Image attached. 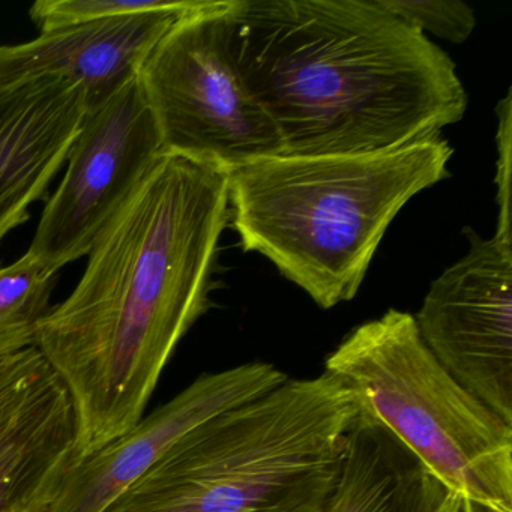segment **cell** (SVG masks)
<instances>
[{
	"label": "cell",
	"mask_w": 512,
	"mask_h": 512,
	"mask_svg": "<svg viewBox=\"0 0 512 512\" xmlns=\"http://www.w3.org/2000/svg\"><path fill=\"white\" fill-rule=\"evenodd\" d=\"M227 223L229 175L164 152L92 245L76 289L44 317L35 347L73 401L76 460L145 415L208 310Z\"/></svg>",
	"instance_id": "obj_1"
},
{
	"label": "cell",
	"mask_w": 512,
	"mask_h": 512,
	"mask_svg": "<svg viewBox=\"0 0 512 512\" xmlns=\"http://www.w3.org/2000/svg\"><path fill=\"white\" fill-rule=\"evenodd\" d=\"M232 52L284 154L389 151L463 119L452 59L376 0H233Z\"/></svg>",
	"instance_id": "obj_2"
},
{
	"label": "cell",
	"mask_w": 512,
	"mask_h": 512,
	"mask_svg": "<svg viewBox=\"0 0 512 512\" xmlns=\"http://www.w3.org/2000/svg\"><path fill=\"white\" fill-rule=\"evenodd\" d=\"M452 154L437 134L389 151L265 158L227 173L229 220L244 251L329 310L358 295L388 227L449 178Z\"/></svg>",
	"instance_id": "obj_3"
},
{
	"label": "cell",
	"mask_w": 512,
	"mask_h": 512,
	"mask_svg": "<svg viewBox=\"0 0 512 512\" xmlns=\"http://www.w3.org/2000/svg\"><path fill=\"white\" fill-rule=\"evenodd\" d=\"M358 413L325 371L287 379L197 425L104 512H319Z\"/></svg>",
	"instance_id": "obj_4"
},
{
	"label": "cell",
	"mask_w": 512,
	"mask_h": 512,
	"mask_svg": "<svg viewBox=\"0 0 512 512\" xmlns=\"http://www.w3.org/2000/svg\"><path fill=\"white\" fill-rule=\"evenodd\" d=\"M325 373L448 490L512 512V425L439 364L412 314L391 308L353 329Z\"/></svg>",
	"instance_id": "obj_5"
},
{
	"label": "cell",
	"mask_w": 512,
	"mask_h": 512,
	"mask_svg": "<svg viewBox=\"0 0 512 512\" xmlns=\"http://www.w3.org/2000/svg\"><path fill=\"white\" fill-rule=\"evenodd\" d=\"M233 0L181 17L139 71L164 152L224 173L284 154L274 121L232 52Z\"/></svg>",
	"instance_id": "obj_6"
},
{
	"label": "cell",
	"mask_w": 512,
	"mask_h": 512,
	"mask_svg": "<svg viewBox=\"0 0 512 512\" xmlns=\"http://www.w3.org/2000/svg\"><path fill=\"white\" fill-rule=\"evenodd\" d=\"M164 154L139 76L86 110L67 170L41 215L28 253L58 274L88 256L107 224Z\"/></svg>",
	"instance_id": "obj_7"
},
{
	"label": "cell",
	"mask_w": 512,
	"mask_h": 512,
	"mask_svg": "<svg viewBox=\"0 0 512 512\" xmlns=\"http://www.w3.org/2000/svg\"><path fill=\"white\" fill-rule=\"evenodd\" d=\"M466 235L469 253L431 283L413 319L439 364L512 425V244Z\"/></svg>",
	"instance_id": "obj_8"
},
{
	"label": "cell",
	"mask_w": 512,
	"mask_h": 512,
	"mask_svg": "<svg viewBox=\"0 0 512 512\" xmlns=\"http://www.w3.org/2000/svg\"><path fill=\"white\" fill-rule=\"evenodd\" d=\"M287 379L275 365L260 361L202 374L127 433L74 461L46 512L106 511L197 425L272 391Z\"/></svg>",
	"instance_id": "obj_9"
},
{
	"label": "cell",
	"mask_w": 512,
	"mask_h": 512,
	"mask_svg": "<svg viewBox=\"0 0 512 512\" xmlns=\"http://www.w3.org/2000/svg\"><path fill=\"white\" fill-rule=\"evenodd\" d=\"M76 452L73 401L40 350L0 358V512H46Z\"/></svg>",
	"instance_id": "obj_10"
},
{
	"label": "cell",
	"mask_w": 512,
	"mask_h": 512,
	"mask_svg": "<svg viewBox=\"0 0 512 512\" xmlns=\"http://www.w3.org/2000/svg\"><path fill=\"white\" fill-rule=\"evenodd\" d=\"M209 2L202 0L193 10L65 26L41 32L29 43L0 44V94L38 80L62 79L85 89L92 109L139 76L149 53L181 17Z\"/></svg>",
	"instance_id": "obj_11"
},
{
	"label": "cell",
	"mask_w": 512,
	"mask_h": 512,
	"mask_svg": "<svg viewBox=\"0 0 512 512\" xmlns=\"http://www.w3.org/2000/svg\"><path fill=\"white\" fill-rule=\"evenodd\" d=\"M86 109L85 89L68 80H38L0 94V242L46 194Z\"/></svg>",
	"instance_id": "obj_12"
},
{
	"label": "cell",
	"mask_w": 512,
	"mask_h": 512,
	"mask_svg": "<svg viewBox=\"0 0 512 512\" xmlns=\"http://www.w3.org/2000/svg\"><path fill=\"white\" fill-rule=\"evenodd\" d=\"M419 461L359 410L340 475L319 512H404Z\"/></svg>",
	"instance_id": "obj_13"
},
{
	"label": "cell",
	"mask_w": 512,
	"mask_h": 512,
	"mask_svg": "<svg viewBox=\"0 0 512 512\" xmlns=\"http://www.w3.org/2000/svg\"><path fill=\"white\" fill-rule=\"evenodd\" d=\"M56 275L29 253L0 268V358L35 347L38 328L52 310Z\"/></svg>",
	"instance_id": "obj_14"
},
{
	"label": "cell",
	"mask_w": 512,
	"mask_h": 512,
	"mask_svg": "<svg viewBox=\"0 0 512 512\" xmlns=\"http://www.w3.org/2000/svg\"><path fill=\"white\" fill-rule=\"evenodd\" d=\"M202 0H38L31 7V19L41 32L121 19V17L142 16V14L164 13V11L193 10Z\"/></svg>",
	"instance_id": "obj_15"
},
{
	"label": "cell",
	"mask_w": 512,
	"mask_h": 512,
	"mask_svg": "<svg viewBox=\"0 0 512 512\" xmlns=\"http://www.w3.org/2000/svg\"><path fill=\"white\" fill-rule=\"evenodd\" d=\"M401 22L449 43L463 44L476 28L472 7L460 0H376Z\"/></svg>",
	"instance_id": "obj_16"
},
{
	"label": "cell",
	"mask_w": 512,
	"mask_h": 512,
	"mask_svg": "<svg viewBox=\"0 0 512 512\" xmlns=\"http://www.w3.org/2000/svg\"><path fill=\"white\" fill-rule=\"evenodd\" d=\"M499 128H497V217L496 233L494 238L505 244H512L511 227V157H512V95L509 89L497 107Z\"/></svg>",
	"instance_id": "obj_17"
},
{
	"label": "cell",
	"mask_w": 512,
	"mask_h": 512,
	"mask_svg": "<svg viewBox=\"0 0 512 512\" xmlns=\"http://www.w3.org/2000/svg\"><path fill=\"white\" fill-rule=\"evenodd\" d=\"M461 497L422 467L404 512H460Z\"/></svg>",
	"instance_id": "obj_18"
},
{
	"label": "cell",
	"mask_w": 512,
	"mask_h": 512,
	"mask_svg": "<svg viewBox=\"0 0 512 512\" xmlns=\"http://www.w3.org/2000/svg\"><path fill=\"white\" fill-rule=\"evenodd\" d=\"M460 512H500L475 500L461 499Z\"/></svg>",
	"instance_id": "obj_19"
}]
</instances>
